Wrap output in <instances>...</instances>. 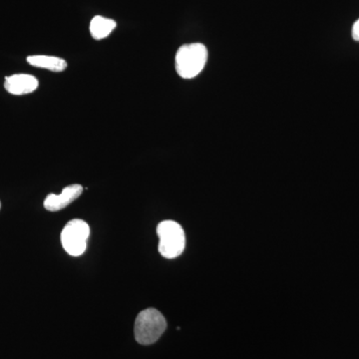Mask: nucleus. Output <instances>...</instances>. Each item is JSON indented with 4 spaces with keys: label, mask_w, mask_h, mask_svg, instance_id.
Masks as SVG:
<instances>
[{
    "label": "nucleus",
    "mask_w": 359,
    "mask_h": 359,
    "mask_svg": "<svg viewBox=\"0 0 359 359\" xmlns=\"http://www.w3.org/2000/svg\"><path fill=\"white\" fill-rule=\"evenodd\" d=\"M207 60L208 50L204 44L182 45L175 57V67L180 77L193 79L204 69Z\"/></svg>",
    "instance_id": "nucleus-1"
},
{
    "label": "nucleus",
    "mask_w": 359,
    "mask_h": 359,
    "mask_svg": "<svg viewBox=\"0 0 359 359\" xmlns=\"http://www.w3.org/2000/svg\"><path fill=\"white\" fill-rule=\"evenodd\" d=\"M166 328V318L158 309H144L135 320V339L142 346H150L162 337Z\"/></svg>",
    "instance_id": "nucleus-2"
},
{
    "label": "nucleus",
    "mask_w": 359,
    "mask_h": 359,
    "mask_svg": "<svg viewBox=\"0 0 359 359\" xmlns=\"http://www.w3.org/2000/svg\"><path fill=\"white\" fill-rule=\"evenodd\" d=\"M160 238L159 252L166 259H176L183 254L186 247L185 231L174 221L161 222L157 226Z\"/></svg>",
    "instance_id": "nucleus-3"
},
{
    "label": "nucleus",
    "mask_w": 359,
    "mask_h": 359,
    "mask_svg": "<svg viewBox=\"0 0 359 359\" xmlns=\"http://www.w3.org/2000/svg\"><path fill=\"white\" fill-rule=\"evenodd\" d=\"M90 235L88 224L83 219H75L68 222L61 231V244L67 254L79 257L84 254Z\"/></svg>",
    "instance_id": "nucleus-4"
},
{
    "label": "nucleus",
    "mask_w": 359,
    "mask_h": 359,
    "mask_svg": "<svg viewBox=\"0 0 359 359\" xmlns=\"http://www.w3.org/2000/svg\"><path fill=\"white\" fill-rule=\"evenodd\" d=\"M82 192H83V187L79 185V184L67 186L63 189L60 195L49 194L46 199L44 200V208L47 211H60V210L65 209L71 203L78 199L81 196Z\"/></svg>",
    "instance_id": "nucleus-5"
},
{
    "label": "nucleus",
    "mask_w": 359,
    "mask_h": 359,
    "mask_svg": "<svg viewBox=\"0 0 359 359\" xmlns=\"http://www.w3.org/2000/svg\"><path fill=\"white\" fill-rule=\"evenodd\" d=\"M39 85V80L33 75L14 74L6 78L4 88L13 95H25L34 92Z\"/></svg>",
    "instance_id": "nucleus-6"
},
{
    "label": "nucleus",
    "mask_w": 359,
    "mask_h": 359,
    "mask_svg": "<svg viewBox=\"0 0 359 359\" xmlns=\"http://www.w3.org/2000/svg\"><path fill=\"white\" fill-rule=\"evenodd\" d=\"M27 62L34 67L50 70L52 72H62L67 68L65 59L56 56L32 55L28 56Z\"/></svg>",
    "instance_id": "nucleus-7"
},
{
    "label": "nucleus",
    "mask_w": 359,
    "mask_h": 359,
    "mask_svg": "<svg viewBox=\"0 0 359 359\" xmlns=\"http://www.w3.org/2000/svg\"><path fill=\"white\" fill-rule=\"evenodd\" d=\"M116 26H117L116 21L97 15L90 22V33H91V36L94 39H104L109 36L113 30L115 29Z\"/></svg>",
    "instance_id": "nucleus-8"
},
{
    "label": "nucleus",
    "mask_w": 359,
    "mask_h": 359,
    "mask_svg": "<svg viewBox=\"0 0 359 359\" xmlns=\"http://www.w3.org/2000/svg\"><path fill=\"white\" fill-rule=\"evenodd\" d=\"M353 37L354 40L359 41V20L353 25Z\"/></svg>",
    "instance_id": "nucleus-9"
},
{
    "label": "nucleus",
    "mask_w": 359,
    "mask_h": 359,
    "mask_svg": "<svg viewBox=\"0 0 359 359\" xmlns=\"http://www.w3.org/2000/svg\"><path fill=\"white\" fill-rule=\"evenodd\" d=\"M0 208H1V203H0Z\"/></svg>",
    "instance_id": "nucleus-10"
}]
</instances>
